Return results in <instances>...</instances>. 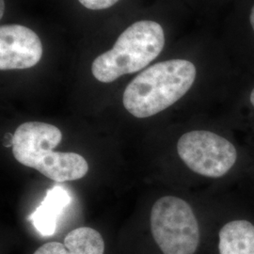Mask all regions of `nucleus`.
Returning <instances> with one entry per match:
<instances>
[{
  "label": "nucleus",
  "instance_id": "9",
  "mask_svg": "<svg viewBox=\"0 0 254 254\" xmlns=\"http://www.w3.org/2000/svg\"><path fill=\"white\" fill-rule=\"evenodd\" d=\"M219 254H254V222L246 217L226 221L218 232Z\"/></svg>",
  "mask_w": 254,
  "mask_h": 254
},
{
  "label": "nucleus",
  "instance_id": "13",
  "mask_svg": "<svg viewBox=\"0 0 254 254\" xmlns=\"http://www.w3.org/2000/svg\"><path fill=\"white\" fill-rule=\"evenodd\" d=\"M0 3H1V5H0V9H1V11H0V17L2 18L3 17V14H4V0H0Z\"/></svg>",
  "mask_w": 254,
  "mask_h": 254
},
{
  "label": "nucleus",
  "instance_id": "11",
  "mask_svg": "<svg viewBox=\"0 0 254 254\" xmlns=\"http://www.w3.org/2000/svg\"><path fill=\"white\" fill-rule=\"evenodd\" d=\"M250 21H251V25H252V27H253V28H254V7H253V9H252V11H251Z\"/></svg>",
  "mask_w": 254,
  "mask_h": 254
},
{
  "label": "nucleus",
  "instance_id": "12",
  "mask_svg": "<svg viewBox=\"0 0 254 254\" xmlns=\"http://www.w3.org/2000/svg\"><path fill=\"white\" fill-rule=\"evenodd\" d=\"M250 102H251V105L253 106V108L254 109V87L251 91V93H250Z\"/></svg>",
  "mask_w": 254,
  "mask_h": 254
},
{
  "label": "nucleus",
  "instance_id": "3",
  "mask_svg": "<svg viewBox=\"0 0 254 254\" xmlns=\"http://www.w3.org/2000/svg\"><path fill=\"white\" fill-rule=\"evenodd\" d=\"M182 162L201 177L220 180L238 174L246 159L254 161L245 144L234 135L197 129L183 134L176 145Z\"/></svg>",
  "mask_w": 254,
  "mask_h": 254
},
{
  "label": "nucleus",
  "instance_id": "6",
  "mask_svg": "<svg viewBox=\"0 0 254 254\" xmlns=\"http://www.w3.org/2000/svg\"><path fill=\"white\" fill-rule=\"evenodd\" d=\"M42 56V42L32 29L16 24L0 27L1 71L31 68Z\"/></svg>",
  "mask_w": 254,
  "mask_h": 254
},
{
  "label": "nucleus",
  "instance_id": "4",
  "mask_svg": "<svg viewBox=\"0 0 254 254\" xmlns=\"http://www.w3.org/2000/svg\"><path fill=\"white\" fill-rule=\"evenodd\" d=\"M164 46V30L158 23L137 21L119 36L110 50L93 61L91 72L98 81H115L124 74L136 73L151 64L162 52Z\"/></svg>",
  "mask_w": 254,
  "mask_h": 254
},
{
  "label": "nucleus",
  "instance_id": "2",
  "mask_svg": "<svg viewBox=\"0 0 254 254\" xmlns=\"http://www.w3.org/2000/svg\"><path fill=\"white\" fill-rule=\"evenodd\" d=\"M63 139L62 131L42 122H27L17 127L12 138V154L19 163L35 169L55 182L74 181L89 172L87 160L76 153L54 152Z\"/></svg>",
  "mask_w": 254,
  "mask_h": 254
},
{
  "label": "nucleus",
  "instance_id": "5",
  "mask_svg": "<svg viewBox=\"0 0 254 254\" xmlns=\"http://www.w3.org/2000/svg\"><path fill=\"white\" fill-rule=\"evenodd\" d=\"M151 230L164 254H194L200 245L199 221L190 204L176 196H163L151 211Z\"/></svg>",
  "mask_w": 254,
  "mask_h": 254
},
{
  "label": "nucleus",
  "instance_id": "10",
  "mask_svg": "<svg viewBox=\"0 0 254 254\" xmlns=\"http://www.w3.org/2000/svg\"><path fill=\"white\" fill-rule=\"evenodd\" d=\"M78 1L87 9L98 10V9H109L113 5H115L119 0H78Z\"/></svg>",
  "mask_w": 254,
  "mask_h": 254
},
{
  "label": "nucleus",
  "instance_id": "1",
  "mask_svg": "<svg viewBox=\"0 0 254 254\" xmlns=\"http://www.w3.org/2000/svg\"><path fill=\"white\" fill-rule=\"evenodd\" d=\"M196 76L195 65L186 60L155 64L127 85L123 96L124 107L136 118L152 117L183 98Z\"/></svg>",
  "mask_w": 254,
  "mask_h": 254
},
{
  "label": "nucleus",
  "instance_id": "8",
  "mask_svg": "<svg viewBox=\"0 0 254 254\" xmlns=\"http://www.w3.org/2000/svg\"><path fill=\"white\" fill-rule=\"evenodd\" d=\"M71 201L68 191L61 186H55L47 190L45 199L28 219L42 236H52L57 230L59 218Z\"/></svg>",
  "mask_w": 254,
  "mask_h": 254
},
{
  "label": "nucleus",
  "instance_id": "7",
  "mask_svg": "<svg viewBox=\"0 0 254 254\" xmlns=\"http://www.w3.org/2000/svg\"><path fill=\"white\" fill-rule=\"evenodd\" d=\"M105 242L100 233L90 227L76 228L64 239V244L49 242L33 254H104Z\"/></svg>",
  "mask_w": 254,
  "mask_h": 254
}]
</instances>
